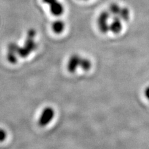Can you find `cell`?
Wrapping results in <instances>:
<instances>
[{
    "mask_svg": "<svg viewBox=\"0 0 149 149\" xmlns=\"http://www.w3.org/2000/svg\"><path fill=\"white\" fill-rule=\"evenodd\" d=\"M120 8L121 7L118 3H113L109 5L108 11L111 14V15H113V16H118L120 10Z\"/></svg>",
    "mask_w": 149,
    "mask_h": 149,
    "instance_id": "9",
    "label": "cell"
},
{
    "mask_svg": "<svg viewBox=\"0 0 149 149\" xmlns=\"http://www.w3.org/2000/svg\"><path fill=\"white\" fill-rule=\"evenodd\" d=\"M56 1H57V0H42V1L44 3L47 4H49V5H50L51 4H52L53 3H54Z\"/></svg>",
    "mask_w": 149,
    "mask_h": 149,
    "instance_id": "16",
    "label": "cell"
},
{
    "mask_svg": "<svg viewBox=\"0 0 149 149\" xmlns=\"http://www.w3.org/2000/svg\"><path fill=\"white\" fill-rule=\"evenodd\" d=\"M50 13L54 16H59L62 15L64 11V8L61 3L58 2L57 0L52 4L49 5Z\"/></svg>",
    "mask_w": 149,
    "mask_h": 149,
    "instance_id": "6",
    "label": "cell"
},
{
    "mask_svg": "<svg viewBox=\"0 0 149 149\" xmlns=\"http://www.w3.org/2000/svg\"><path fill=\"white\" fill-rule=\"evenodd\" d=\"M130 10L127 7H121L120 10L118 15V17L120 19L121 21L124 22H127L130 19Z\"/></svg>",
    "mask_w": 149,
    "mask_h": 149,
    "instance_id": "7",
    "label": "cell"
},
{
    "mask_svg": "<svg viewBox=\"0 0 149 149\" xmlns=\"http://www.w3.org/2000/svg\"><path fill=\"white\" fill-rule=\"evenodd\" d=\"M18 48H19V46L16 44L13 43V42L10 43L8 45V52L17 54Z\"/></svg>",
    "mask_w": 149,
    "mask_h": 149,
    "instance_id": "12",
    "label": "cell"
},
{
    "mask_svg": "<svg viewBox=\"0 0 149 149\" xmlns=\"http://www.w3.org/2000/svg\"><path fill=\"white\" fill-rule=\"evenodd\" d=\"M111 14L109 11H102L97 19V24L99 30L103 34L109 31V23L108 22Z\"/></svg>",
    "mask_w": 149,
    "mask_h": 149,
    "instance_id": "2",
    "label": "cell"
},
{
    "mask_svg": "<svg viewBox=\"0 0 149 149\" xmlns=\"http://www.w3.org/2000/svg\"><path fill=\"white\" fill-rule=\"evenodd\" d=\"M6 137V132L2 129H0V142H3Z\"/></svg>",
    "mask_w": 149,
    "mask_h": 149,
    "instance_id": "13",
    "label": "cell"
},
{
    "mask_svg": "<svg viewBox=\"0 0 149 149\" xmlns=\"http://www.w3.org/2000/svg\"><path fill=\"white\" fill-rule=\"evenodd\" d=\"M53 31L55 34H60L63 31L65 28V24L62 21L57 20L53 22L52 25Z\"/></svg>",
    "mask_w": 149,
    "mask_h": 149,
    "instance_id": "8",
    "label": "cell"
},
{
    "mask_svg": "<svg viewBox=\"0 0 149 149\" xmlns=\"http://www.w3.org/2000/svg\"><path fill=\"white\" fill-rule=\"evenodd\" d=\"M37 44L34 40V38L27 36V39L25 41L24 45L23 47H19L17 51V54L21 57L25 58L27 57L32 51L35 50L37 49Z\"/></svg>",
    "mask_w": 149,
    "mask_h": 149,
    "instance_id": "1",
    "label": "cell"
},
{
    "mask_svg": "<svg viewBox=\"0 0 149 149\" xmlns=\"http://www.w3.org/2000/svg\"><path fill=\"white\" fill-rule=\"evenodd\" d=\"M54 116V111L52 108L47 107L44 109L39 119V125L44 127L52 120Z\"/></svg>",
    "mask_w": 149,
    "mask_h": 149,
    "instance_id": "3",
    "label": "cell"
},
{
    "mask_svg": "<svg viewBox=\"0 0 149 149\" xmlns=\"http://www.w3.org/2000/svg\"><path fill=\"white\" fill-rule=\"evenodd\" d=\"M80 59L81 57L77 54L73 55L70 58L67 65V69L69 72L74 73L76 71L77 67L79 66V64H80Z\"/></svg>",
    "mask_w": 149,
    "mask_h": 149,
    "instance_id": "5",
    "label": "cell"
},
{
    "mask_svg": "<svg viewBox=\"0 0 149 149\" xmlns=\"http://www.w3.org/2000/svg\"><path fill=\"white\" fill-rule=\"evenodd\" d=\"M36 31L34 29H31L28 31L27 36L32 37V38H34L35 36H36Z\"/></svg>",
    "mask_w": 149,
    "mask_h": 149,
    "instance_id": "14",
    "label": "cell"
},
{
    "mask_svg": "<svg viewBox=\"0 0 149 149\" xmlns=\"http://www.w3.org/2000/svg\"><path fill=\"white\" fill-rule=\"evenodd\" d=\"M79 66L85 71H88L91 68V63L90 60L87 58H81L80 64H79Z\"/></svg>",
    "mask_w": 149,
    "mask_h": 149,
    "instance_id": "10",
    "label": "cell"
},
{
    "mask_svg": "<svg viewBox=\"0 0 149 149\" xmlns=\"http://www.w3.org/2000/svg\"><path fill=\"white\" fill-rule=\"evenodd\" d=\"M123 28V21L118 16H113V20L109 23V31L118 34L122 31Z\"/></svg>",
    "mask_w": 149,
    "mask_h": 149,
    "instance_id": "4",
    "label": "cell"
},
{
    "mask_svg": "<svg viewBox=\"0 0 149 149\" xmlns=\"http://www.w3.org/2000/svg\"><path fill=\"white\" fill-rule=\"evenodd\" d=\"M144 95H145L147 100L149 101V86H147L144 90Z\"/></svg>",
    "mask_w": 149,
    "mask_h": 149,
    "instance_id": "15",
    "label": "cell"
},
{
    "mask_svg": "<svg viewBox=\"0 0 149 149\" xmlns=\"http://www.w3.org/2000/svg\"><path fill=\"white\" fill-rule=\"evenodd\" d=\"M7 58H8V62H9L11 63H15L17 62V57L15 53L8 52Z\"/></svg>",
    "mask_w": 149,
    "mask_h": 149,
    "instance_id": "11",
    "label": "cell"
},
{
    "mask_svg": "<svg viewBox=\"0 0 149 149\" xmlns=\"http://www.w3.org/2000/svg\"><path fill=\"white\" fill-rule=\"evenodd\" d=\"M85 1H87V0H85Z\"/></svg>",
    "mask_w": 149,
    "mask_h": 149,
    "instance_id": "17",
    "label": "cell"
}]
</instances>
